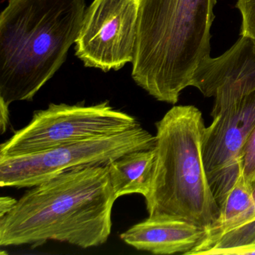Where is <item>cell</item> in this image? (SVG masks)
I'll return each instance as SVG.
<instances>
[{
	"label": "cell",
	"instance_id": "cell-1",
	"mask_svg": "<svg viewBox=\"0 0 255 255\" xmlns=\"http://www.w3.org/2000/svg\"><path fill=\"white\" fill-rule=\"evenodd\" d=\"M108 165L74 168L32 186L0 217V246L39 247L47 242L81 249L107 243L116 201Z\"/></svg>",
	"mask_w": 255,
	"mask_h": 255
},
{
	"label": "cell",
	"instance_id": "cell-2",
	"mask_svg": "<svg viewBox=\"0 0 255 255\" xmlns=\"http://www.w3.org/2000/svg\"><path fill=\"white\" fill-rule=\"evenodd\" d=\"M86 0H8L0 14V102L31 101L76 42Z\"/></svg>",
	"mask_w": 255,
	"mask_h": 255
},
{
	"label": "cell",
	"instance_id": "cell-3",
	"mask_svg": "<svg viewBox=\"0 0 255 255\" xmlns=\"http://www.w3.org/2000/svg\"><path fill=\"white\" fill-rule=\"evenodd\" d=\"M216 0H139L132 78L161 102L175 104L210 56Z\"/></svg>",
	"mask_w": 255,
	"mask_h": 255
},
{
	"label": "cell",
	"instance_id": "cell-4",
	"mask_svg": "<svg viewBox=\"0 0 255 255\" xmlns=\"http://www.w3.org/2000/svg\"><path fill=\"white\" fill-rule=\"evenodd\" d=\"M156 127L153 179L144 197L149 216L180 219L205 231L220 208L203 160L202 113L194 106H176Z\"/></svg>",
	"mask_w": 255,
	"mask_h": 255
},
{
	"label": "cell",
	"instance_id": "cell-5",
	"mask_svg": "<svg viewBox=\"0 0 255 255\" xmlns=\"http://www.w3.org/2000/svg\"><path fill=\"white\" fill-rule=\"evenodd\" d=\"M130 115L106 101L92 106L50 104L0 146V156H24L136 128Z\"/></svg>",
	"mask_w": 255,
	"mask_h": 255
},
{
	"label": "cell",
	"instance_id": "cell-6",
	"mask_svg": "<svg viewBox=\"0 0 255 255\" xmlns=\"http://www.w3.org/2000/svg\"><path fill=\"white\" fill-rule=\"evenodd\" d=\"M155 144L156 135L138 125L120 133L33 154L0 156V186L31 188L74 168L110 165L125 153L153 148Z\"/></svg>",
	"mask_w": 255,
	"mask_h": 255
},
{
	"label": "cell",
	"instance_id": "cell-7",
	"mask_svg": "<svg viewBox=\"0 0 255 255\" xmlns=\"http://www.w3.org/2000/svg\"><path fill=\"white\" fill-rule=\"evenodd\" d=\"M203 135L204 168L219 206L240 175L239 157L255 127V89L215 97Z\"/></svg>",
	"mask_w": 255,
	"mask_h": 255
},
{
	"label": "cell",
	"instance_id": "cell-8",
	"mask_svg": "<svg viewBox=\"0 0 255 255\" xmlns=\"http://www.w3.org/2000/svg\"><path fill=\"white\" fill-rule=\"evenodd\" d=\"M138 9L139 0H94L75 42L76 56L86 68L109 72L132 62Z\"/></svg>",
	"mask_w": 255,
	"mask_h": 255
},
{
	"label": "cell",
	"instance_id": "cell-9",
	"mask_svg": "<svg viewBox=\"0 0 255 255\" xmlns=\"http://www.w3.org/2000/svg\"><path fill=\"white\" fill-rule=\"evenodd\" d=\"M190 86L207 98L235 88L255 87V40L241 36L222 56L204 59Z\"/></svg>",
	"mask_w": 255,
	"mask_h": 255
},
{
	"label": "cell",
	"instance_id": "cell-10",
	"mask_svg": "<svg viewBox=\"0 0 255 255\" xmlns=\"http://www.w3.org/2000/svg\"><path fill=\"white\" fill-rule=\"evenodd\" d=\"M204 234V230L186 221L149 216L121 234V239L137 250L154 255H187Z\"/></svg>",
	"mask_w": 255,
	"mask_h": 255
},
{
	"label": "cell",
	"instance_id": "cell-11",
	"mask_svg": "<svg viewBox=\"0 0 255 255\" xmlns=\"http://www.w3.org/2000/svg\"><path fill=\"white\" fill-rule=\"evenodd\" d=\"M217 219L206 229L204 237L187 255H205L227 233L255 218L252 185L241 174L219 205Z\"/></svg>",
	"mask_w": 255,
	"mask_h": 255
},
{
	"label": "cell",
	"instance_id": "cell-12",
	"mask_svg": "<svg viewBox=\"0 0 255 255\" xmlns=\"http://www.w3.org/2000/svg\"><path fill=\"white\" fill-rule=\"evenodd\" d=\"M155 156L154 147L134 150L122 155L108 165L116 199L131 194L147 196L153 179Z\"/></svg>",
	"mask_w": 255,
	"mask_h": 255
},
{
	"label": "cell",
	"instance_id": "cell-13",
	"mask_svg": "<svg viewBox=\"0 0 255 255\" xmlns=\"http://www.w3.org/2000/svg\"><path fill=\"white\" fill-rule=\"evenodd\" d=\"M255 245V218L222 236L205 255H236Z\"/></svg>",
	"mask_w": 255,
	"mask_h": 255
},
{
	"label": "cell",
	"instance_id": "cell-14",
	"mask_svg": "<svg viewBox=\"0 0 255 255\" xmlns=\"http://www.w3.org/2000/svg\"><path fill=\"white\" fill-rule=\"evenodd\" d=\"M239 169L243 178L253 184L255 182V127L248 137L239 157Z\"/></svg>",
	"mask_w": 255,
	"mask_h": 255
},
{
	"label": "cell",
	"instance_id": "cell-15",
	"mask_svg": "<svg viewBox=\"0 0 255 255\" xmlns=\"http://www.w3.org/2000/svg\"><path fill=\"white\" fill-rule=\"evenodd\" d=\"M237 8L243 18L240 36L255 40V0H238Z\"/></svg>",
	"mask_w": 255,
	"mask_h": 255
},
{
	"label": "cell",
	"instance_id": "cell-16",
	"mask_svg": "<svg viewBox=\"0 0 255 255\" xmlns=\"http://www.w3.org/2000/svg\"><path fill=\"white\" fill-rule=\"evenodd\" d=\"M8 106L0 102V130L3 134L8 128L9 124V110Z\"/></svg>",
	"mask_w": 255,
	"mask_h": 255
},
{
	"label": "cell",
	"instance_id": "cell-17",
	"mask_svg": "<svg viewBox=\"0 0 255 255\" xmlns=\"http://www.w3.org/2000/svg\"><path fill=\"white\" fill-rule=\"evenodd\" d=\"M17 200L11 197L2 196L0 198V217L8 214L17 203Z\"/></svg>",
	"mask_w": 255,
	"mask_h": 255
},
{
	"label": "cell",
	"instance_id": "cell-18",
	"mask_svg": "<svg viewBox=\"0 0 255 255\" xmlns=\"http://www.w3.org/2000/svg\"><path fill=\"white\" fill-rule=\"evenodd\" d=\"M252 193H253L254 201H255V182L252 184Z\"/></svg>",
	"mask_w": 255,
	"mask_h": 255
}]
</instances>
